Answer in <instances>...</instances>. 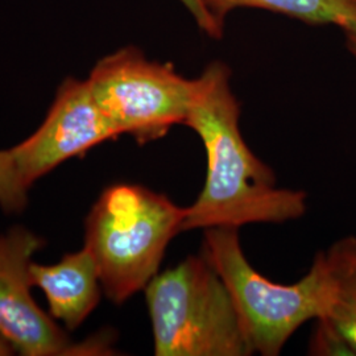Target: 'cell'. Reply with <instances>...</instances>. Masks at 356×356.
Returning <instances> with one entry per match:
<instances>
[{"instance_id": "1", "label": "cell", "mask_w": 356, "mask_h": 356, "mask_svg": "<svg viewBox=\"0 0 356 356\" xmlns=\"http://www.w3.org/2000/svg\"><path fill=\"white\" fill-rule=\"evenodd\" d=\"M239 119L241 106L231 89L227 65H207L194 78L185 122L204 143L207 175L200 197L186 207L184 231L280 225L306 213L305 191L277 186L275 173L244 140Z\"/></svg>"}, {"instance_id": "2", "label": "cell", "mask_w": 356, "mask_h": 356, "mask_svg": "<svg viewBox=\"0 0 356 356\" xmlns=\"http://www.w3.org/2000/svg\"><path fill=\"white\" fill-rule=\"evenodd\" d=\"M186 207L136 184L102 191L85 219V244L103 293L116 305L144 291L159 273L166 248L184 232Z\"/></svg>"}, {"instance_id": "3", "label": "cell", "mask_w": 356, "mask_h": 356, "mask_svg": "<svg viewBox=\"0 0 356 356\" xmlns=\"http://www.w3.org/2000/svg\"><path fill=\"white\" fill-rule=\"evenodd\" d=\"M144 292L154 355L254 354L226 284L204 254L157 273Z\"/></svg>"}, {"instance_id": "4", "label": "cell", "mask_w": 356, "mask_h": 356, "mask_svg": "<svg viewBox=\"0 0 356 356\" xmlns=\"http://www.w3.org/2000/svg\"><path fill=\"white\" fill-rule=\"evenodd\" d=\"M202 254L226 284L254 353L279 355L305 322L326 316L330 288L323 252L307 275L291 285L268 280L250 264L238 229H204Z\"/></svg>"}, {"instance_id": "5", "label": "cell", "mask_w": 356, "mask_h": 356, "mask_svg": "<svg viewBox=\"0 0 356 356\" xmlns=\"http://www.w3.org/2000/svg\"><path fill=\"white\" fill-rule=\"evenodd\" d=\"M86 79L118 136L129 135L144 145L186 122L194 79L178 74L173 65L149 60L136 47L104 56Z\"/></svg>"}, {"instance_id": "6", "label": "cell", "mask_w": 356, "mask_h": 356, "mask_svg": "<svg viewBox=\"0 0 356 356\" xmlns=\"http://www.w3.org/2000/svg\"><path fill=\"white\" fill-rule=\"evenodd\" d=\"M45 245L26 226L0 232V335L23 356L110 355L108 338L73 342L49 313L36 304L29 267Z\"/></svg>"}, {"instance_id": "7", "label": "cell", "mask_w": 356, "mask_h": 356, "mask_svg": "<svg viewBox=\"0 0 356 356\" xmlns=\"http://www.w3.org/2000/svg\"><path fill=\"white\" fill-rule=\"evenodd\" d=\"M118 138L95 102L88 79L67 76L41 126L10 152L23 184L31 191L36 181L60 164Z\"/></svg>"}, {"instance_id": "8", "label": "cell", "mask_w": 356, "mask_h": 356, "mask_svg": "<svg viewBox=\"0 0 356 356\" xmlns=\"http://www.w3.org/2000/svg\"><path fill=\"white\" fill-rule=\"evenodd\" d=\"M29 276L32 285L45 294L49 314L63 322L66 331H76L102 297L99 272L86 247L65 254L56 264L32 261Z\"/></svg>"}, {"instance_id": "9", "label": "cell", "mask_w": 356, "mask_h": 356, "mask_svg": "<svg viewBox=\"0 0 356 356\" xmlns=\"http://www.w3.org/2000/svg\"><path fill=\"white\" fill-rule=\"evenodd\" d=\"M207 11L225 28L229 13L256 8L280 13L312 26H356V0H204Z\"/></svg>"}, {"instance_id": "10", "label": "cell", "mask_w": 356, "mask_h": 356, "mask_svg": "<svg viewBox=\"0 0 356 356\" xmlns=\"http://www.w3.org/2000/svg\"><path fill=\"white\" fill-rule=\"evenodd\" d=\"M329 277V305L323 318L331 321L356 351V236L348 235L323 252Z\"/></svg>"}, {"instance_id": "11", "label": "cell", "mask_w": 356, "mask_h": 356, "mask_svg": "<svg viewBox=\"0 0 356 356\" xmlns=\"http://www.w3.org/2000/svg\"><path fill=\"white\" fill-rule=\"evenodd\" d=\"M29 189L23 184L10 149L0 151V209L7 216H17L26 210Z\"/></svg>"}, {"instance_id": "12", "label": "cell", "mask_w": 356, "mask_h": 356, "mask_svg": "<svg viewBox=\"0 0 356 356\" xmlns=\"http://www.w3.org/2000/svg\"><path fill=\"white\" fill-rule=\"evenodd\" d=\"M310 353L314 355L356 356L355 348L327 318L317 319V327L312 338Z\"/></svg>"}, {"instance_id": "13", "label": "cell", "mask_w": 356, "mask_h": 356, "mask_svg": "<svg viewBox=\"0 0 356 356\" xmlns=\"http://www.w3.org/2000/svg\"><path fill=\"white\" fill-rule=\"evenodd\" d=\"M178 1L184 4L188 13L193 16L195 24L200 26V29L209 38L219 40L223 36L225 28L219 26L214 20V17L207 11L204 0H178Z\"/></svg>"}, {"instance_id": "14", "label": "cell", "mask_w": 356, "mask_h": 356, "mask_svg": "<svg viewBox=\"0 0 356 356\" xmlns=\"http://www.w3.org/2000/svg\"><path fill=\"white\" fill-rule=\"evenodd\" d=\"M343 32L346 36V45L350 53L356 58V26L344 29Z\"/></svg>"}, {"instance_id": "15", "label": "cell", "mask_w": 356, "mask_h": 356, "mask_svg": "<svg viewBox=\"0 0 356 356\" xmlns=\"http://www.w3.org/2000/svg\"><path fill=\"white\" fill-rule=\"evenodd\" d=\"M15 354H16V351H15L13 344L0 335V356H11Z\"/></svg>"}]
</instances>
